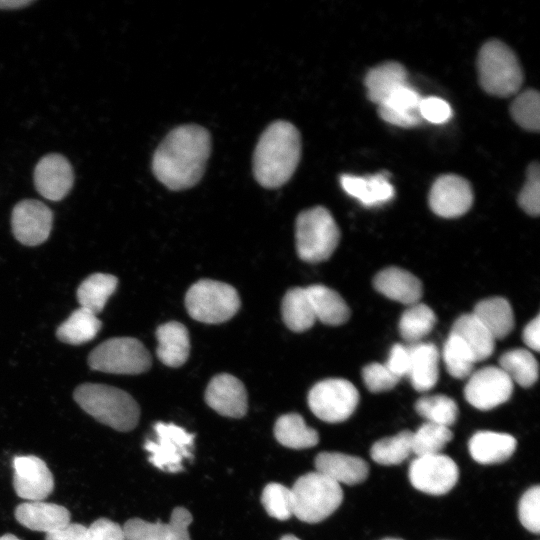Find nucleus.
<instances>
[{
    "mask_svg": "<svg viewBox=\"0 0 540 540\" xmlns=\"http://www.w3.org/2000/svg\"><path fill=\"white\" fill-rule=\"evenodd\" d=\"M87 527L79 523L66 526L46 534L45 540H86Z\"/></svg>",
    "mask_w": 540,
    "mask_h": 540,
    "instance_id": "nucleus-49",
    "label": "nucleus"
},
{
    "mask_svg": "<svg viewBox=\"0 0 540 540\" xmlns=\"http://www.w3.org/2000/svg\"><path fill=\"white\" fill-rule=\"evenodd\" d=\"M316 320L337 326L350 317V309L344 299L334 290L320 284L306 287Z\"/></svg>",
    "mask_w": 540,
    "mask_h": 540,
    "instance_id": "nucleus-29",
    "label": "nucleus"
},
{
    "mask_svg": "<svg viewBox=\"0 0 540 540\" xmlns=\"http://www.w3.org/2000/svg\"><path fill=\"white\" fill-rule=\"evenodd\" d=\"M479 82L488 94L508 97L520 89L523 73L517 56L499 40L487 41L477 58Z\"/></svg>",
    "mask_w": 540,
    "mask_h": 540,
    "instance_id": "nucleus-4",
    "label": "nucleus"
},
{
    "mask_svg": "<svg viewBox=\"0 0 540 540\" xmlns=\"http://www.w3.org/2000/svg\"><path fill=\"white\" fill-rule=\"evenodd\" d=\"M383 540H402V539H396V538H386V539H383Z\"/></svg>",
    "mask_w": 540,
    "mask_h": 540,
    "instance_id": "nucleus-54",
    "label": "nucleus"
},
{
    "mask_svg": "<svg viewBox=\"0 0 540 540\" xmlns=\"http://www.w3.org/2000/svg\"><path fill=\"white\" fill-rule=\"evenodd\" d=\"M364 84L367 88L368 99L380 105L397 88L408 84L405 67L396 61H387L370 69Z\"/></svg>",
    "mask_w": 540,
    "mask_h": 540,
    "instance_id": "nucleus-27",
    "label": "nucleus"
},
{
    "mask_svg": "<svg viewBox=\"0 0 540 540\" xmlns=\"http://www.w3.org/2000/svg\"><path fill=\"white\" fill-rule=\"evenodd\" d=\"M158 341L157 356L166 366H182L189 357L190 338L187 328L179 322L171 321L160 325L156 331Z\"/></svg>",
    "mask_w": 540,
    "mask_h": 540,
    "instance_id": "nucleus-24",
    "label": "nucleus"
},
{
    "mask_svg": "<svg viewBox=\"0 0 540 540\" xmlns=\"http://www.w3.org/2000/svg\"><path fill=\"white\" fill-rule=\"evenodd\" d=\"M412 453V432L403 430L398 434L375 442L370 449L371 458L378 464L398 465Z\"/></svg>",
    "mask_w": 540,
    "mask_h": 540,
    "instance_id": "nucleus-37",
    "label": "nucleus"
},
{
    "mask_svg": "<svg viewBox=\"0 0 540 540\" xmlns=\"http://www.w3.org/2000/svg\"><path fill=\"white\" fill-rule=\"evenodd\" d=\"M86 540H125V537L118 523L108 518H99L87 527Z\"/></svg>",
    "mask_w": 540,
    "mask_h": 540,
    "instance_id": "nucleus-47",
    "label": "nucleus"
},
{
    "mask_svg": "<svg viewBox=\"0 0 540 540\" xmlns=\"http://www.w3.org/2000/svg\"><path fill=\"white\" fill-rule=\"evenodd\" d=\"M274 436L281 445L292 449L311 448L319 442L318 432L297 413L280 416L274 425Z\"/></svg>",
    "mask_w": 540,
    "mask_h": 540,
    "instance_id": "nucleus-31",
    "label": "nucleus"
},
{
    "mask_svg": "<svg viewBox=\"0 0 540 540\" xmlns=\"http://www.w3.org/2000/svg\"><path fill=\"white\" fill-rule=\"evenodd\" d=\"M341 186L350 196L365 206H375L390 201L394 197V188L387 175L377 173L368 177L341 175Z\"/></svg>",
    "mask_w": 540,
    "mask_h": 540,
    "instance_id": "nucleus-26",
    "label": "nucleus"
},
{
    "mask_svg": "<svg viewBox=\"0 0 540 540\" xmlns=\"http://www.w3.org/2000/svg\"><path fill=\"white\" fill-rule=\"evenodd\" d=\"M416 412L431 423L450 427L458 417L455 401L445 395H431L419 398L415 403Z\"/></svg>",
    "mask_w": 540,
    "mask_h": 540,
    "instance_id": "nucleus-39",
    "label": "nucleus"
},
{
    "mask_svg": "<svg viewBox=\"0 0 540 540\" xmlns=\"http://www.w3.org/2000/svg\"><path fill=\"white\" fill-rule=\"evenodd\" d=\"M0 540H20L13 534H4L3 536H0Z\"/></svg>",
    "mask_w": 540,
    "mask_h": 540,
    "instance_id": "nucleus-52",
    "label": "nucleus"
},
{
    "mask_svg": "<svg viewBox=\"0 0 540 540\" xmlns=\"http://www.w3.org/2000/svg\"><path fill=\"white\" fill-rule=\"evenodd\" d=\"M373 284L378 292L403 304H416L422 296L420 280L398 267H389L380 271L374 277Z\"/></svg>",
    "mask_w": 540,
    "mask_h": 540,
    "instance_id": "nucleus-22",
    "label": "nucleus"
},
{
    "mask_svg": "<svg viewBox=\"0 0 540 540\" xmlns=\"http://www.w3.org/2000/svg\"><path fill=\"white\" fill-rule=\"evenodd\" d=\"M422 97L408 84L393 91L378 105L379 116L387 123L399 127H414L421 123L418 108Z\"/></svg>",
    "mask_w": 540,
    "mask_h": 540,
    "instance_id": "nucleus-21",
    "label": "nucleus"
},
{
    "mask_svg": "<svg viewBox=\"0 0 540 540\" xmlns=\"http://www.w3.org/2000/svg\"><path fill=\"white\" fill-rule=\"evenodd\" d=\"M362 377L368 390L374 393L391 390L400 380L380 363L366 365L362 370Z\"/></svg>",
    "mask_w": 540,
    "mask_h": 540,
    "instance_id": "nucleus-45",
    "label": "nucleus"
},
{
    "mask_svg": "<svg viewBox=\"0 0 540 540\" xmlns=\"http://www.w3.org/2000/svg\"><path fill=\"white\" fill-rule=\"evenodd\" d=\"M435 323L433 310L423 303H416L403 312L399 332L405 341L415 344L431 332Z\"/></svg>",
    "mask_w": 540,
    "mask_h": 540,
    "instance_id": "nucleus-36",
    "label": "nucleus"
},
{
    "mask_svg": "<svg viewBox=\"0 0 540 540\" xmlns=\"http://www.w3.org/2000/svg\"><path fill=\"white\" fill-rule=\"evenodd\" d=\"M193 517L184 507H175L168 523H150L140 518L125 522V540H191L188 528Z\"/></svg>",
    "mask_w": 540,
    "mask_h": 540,
    "instance_id": "nucleus-17",
    "label": "nucleus"
},
{
    "mask_svg": "<svg viewBox=\"0 0 540 540\" xmlns=\"http://www.w3.org/2000/svg\"><path fill=\"white\" fill-rule=\"evenodd\" d=\"M409 347L408 377L419 392L432 389L439 376V351L433 343L418 342Z\"/></svg>",
    "mask_w": 540,
    "mask_h": 540,
    "instance_id": "nucleus-23",
    "label": "nucleus"
},
{
    "mask_svg": "<svg viewBox=\"0 0 540 540\" xmlns=\"http://www.w3.org/2000/svg\"><path fill=\"white\" fill-rule=\"evenodd\" d=\"M118 279L110 274L95 273L87 277L77 289V299L82 308L95 315L100 313L108 298L116 290Z\"/></svg>",
    "mask_w": 540,
    "mask_h": 540,
    "instance_id": "nucleus-33",
    "label": "nucleus"
},
{
    "mask_svg": "<svg viewBox=\"0 0 540 540\" xmlns=\"http://www.w3.org/2000/svg\"><path fill=\"white\" fill-rule=\"evenodd\" d=\"M518 203L529 215L537 216L540 211V168L538 162L532 163L527 170V179L522 187Z\"/></svg>",
    "mask_w": 540,
    "mask_h": 540,
    "instance_id": "nucleus-43",
    "label": "nucleus"
},
{
    "mask_svg": "<svg viewBox=\"0 0 540 540\" xmlns=\"http://www.w3.org/2000/svg\"><path fill=\"white\" fill-rule=\"evenodd\" d=\"M443 359L448 373L457 379L470 376L476 363L468 347L453 334H449L444 344Z\"/></svg>",
    "mask_w": 540,
    "mask_h": 540,
    "instance_id": "nucleus-40",
    "label": "nucleus"
},
{
    "mask_svg": "<svg viewBox=\"0 0 540 540\" xmlns=\"http://www.w3.org/2000/svg\"><path fill=\"white\" fill-rule=\"evenodd\" d=\"M101 329V321L91 311L78 308L57 329L58 339L79 345L92 340Z\"/></svg>",
    "mask_w": 540,
    "mask_h": 540,
    "instance_id": "nucleus-34",
    "label": "nucleus"
},
{
    "mask_svg": "<svg viewBox=\"0 0 540 540\" xmlns=\"http://www.w3.org/2000/svg\"><path fill=\"white\" fill-rule=\"evenodd\" d=\"M473 314L487 328L494 339H502L513 329L514 316L509 302L501 297L480 301Z\"/></svg>",
    "mask_w": 540,
    "mask_h": 540,
    "instance_id": "nucleus-30",
    "label": "nucleus"
},
{
    "mask_svg": "<svg viewBox=\"0 0 540 540\" xmlns=\"http://www.w3.org/2000/svg\"><path fill=\"white\" fill-rule=\"evenodd\" d=\"M408 476L415 489L430 495H443L457 483L459 470L453 459L439 453L414 459Z\"/></svg>",
    "mask_w": 540,
    "mask_h": 540,
    "instance_id": "nucleus-11",
    "label": "nucleus"
},
{
    "mask_svg": "<svg viewBox=\"0 0 540 540\" xmlns=\"http://www.w3.org/2000/svg\"><path fill=\"white\" fill-rule=\"evenodd\" d=\"M499 365L512 382L522 387H530L538 379V363L534 355L526 349H512L505 352L499 360Z\"/></svg>",
    "mask_w": 540,
    "mask_h": 540,
    "instance_id": "nucleus-35",
    "label": "nucleus"
},
{
    "mask_svg": "<svg viewBox=\"0 0 540 540\" xmlns=\"http://www.w3.org/2000/svg\"><path fill=\"white\" fill-rule=\"evenodd\" d=\"M522 339L532 350L538 352L540 349V317L537 315L524 328Z\"/></svg>",
    "mask_w": 540,
    "mask_h": 540,
    "instance_id": "nucleus-50",
    "label": "nucleus"
},
{
    "mask_svg": "<svg viewBox=\"0 0 540 540\" xmlns=\"http://www.w3.org/2000/svg\"><path fill=\"white\" fill-rule=\"evenodd\" d=\"M267 514L278 520H287L293 515L291 489L279 483L267 484L261 496Z\"/></svg>",
    "mask_w": 540,
    "mask_h": 540,
    "instance_id": "nucleus-42",
    "label": "nucleus"
},
{
    "mask_svg": "<svg viewBox=\"0 0 540 540\" xmlns=\"http://www.w3.org/2000/svg\"><path fill=\"white\" fill-rule=\"evenodd\" d=\"M540 487L529 488L521 497L518 505V516L521 524L532 533L540 530Z\"/></svg>",
    "mask_w": 540,
    "mask_h": 540,
    "instance_id": "nucleus-44",
    "label": "nucleus"
},
{
    "mask_svg": "<svg viewBox=\"0 0 540 540\" xmlns=\"http://www.w3.org/2000/svg\"><path fill=\"white\" fill-rule=\"evenodd\" d=\"M33 179L35 188L41 196L51 201H59L71 190L74 172L66 157L51 153L38 161Z\"/></svg>",
    "mask_w": 540,
    "mask_h": 540,
    "instance_id": "nucleus-16",
    "label": "nucleus"
},
{
    "mask_svg": "<svg viewBox=\"0 0 540 540\" xmlns=\"http://www.w3.org/2000/svg\"><path fill=\"white\" fill-rule=\"evenodd\" d=\"M452 438L449 427L426 422L412 432V453L417 457L439 454Z\"/></svg>",
    "mask_w": 540,
    "mask_h": 540,
    "instance_id": "nucleus-38",
    "label": "nucleus"
},
{
    "mask_svg": "<svg viewBox=\"0 0 540 540\" xmlns=\"http://www.w3.org/2000/svg\"><path fill=\"white\" fill-rule=\"evenodd\" d=\"M316 471L339 485H356L364 482L369 474L366 461L357 456L340 452H320L314 460Z\"/></svg>",
    "mask_w": 540,
    "mask_h": 540,
    "instance_id": "nucleus-19",
    "label": "nucleus"
},
{
    "mask_svg": "<svg viewBox=\"0 0 540 540\" xmlns=\"http://www.w3.org/2000/svg\"><path fill=\"white\" fill-rule=\"evenodd\" d=\"M52 222L53 213L50 208L35 199H24L18 202L11 215V226L15 238L28 246L45 242L50 235Z\"/></svg>",
    "mask_w": 540,
    "mask_h": 540,
    "instance_id": "nucleus-13",
    "label": "nucleus"
},
{
    "mask_svg": "<svg viewBox=\"0 0 540 540\" xmlns=\"http://www.w3.org/2000/svg\"><path fill=\"white\" fill-rule=\"evenodd\" d=\"M296 250L309 263L327 260L336 249L340 231L331 213L322 206L302 211L295 225Z\"/></svg>",
    "mask_w": 540,
    "mask_h": 540,
    "instance_id": "nucleus-6",
    "label": "nucleus"
},
{
    "mask_svg": "<svg viewBox=\"0 0 540 540\" xmlns=\"http://www.w3.org/2000/svg\"><path fill=\"white\" fill-rule=\"evenodd\" d=\"M450 334L464 342L476 362L487 359L494 351V337L473 313L460 316Z\"/></svg>",
    "mask_w": 540,
    "mask_h": 540,
    "instance_id": "nucleus-28",
    "label": "nucleus"
},
{
    "mask_svg": "<svg viewBox=\"0 0 540 540\" xmlns=\"http://www.w3.org/2000/svg\"><path fill=\"white\" fill-rule=\"evenodd\" d=\"M211 152L210 133L187 124L170 131L152 159L154 176L170 190H184L199 182Z\"/></svg>",
    "mask_w": 540,
    "mask_h": 540,
    "instance_id": "nucleus-1",
    "label": "nucleus"
},
{
    "mask_svg": "<svg viewBox=\"0 0 540 540\" xmlns=\"http://www.w3.org/2000/svg\"><path fill=\"white\" fill-rule=\"evenodd\" d=\"M88 364L93 370L114 374H140L150 369L152 358L136 338H111L92 350Z\"/></svg>",
    "mask_w": 540,
    "mask_h": 540,
    "instance_id": "nucleus-8",
    "label": "nucleus"
},
{
    "mask_svg": "<svg viewBox=\"0 0 540 540\" xmlns=\"http://www.w3.org/2000/svg\"><path fill=\"white\" fill-rule=\"evenodd\" d=\"M516 439L506 433L479 431L469 440L471 457L480 464H496L508 460L515 452Z\"/></svg>",
    "mask_w": 540,
    "mask_h": 540,
    "instance_id": "nucleus-25",
    "label": "nucleus"
},
{
    "mask_svg": "<svg viewBox=\"0 0 540 540\" xmlns=\"http://www.w3.org/2000/svg\"><path fill=\"white\" fill-rule=\"evenodd\" d=\"M281 312L285 325L294 332L306 331L316 321L306 288L289 289L283 297Z\"/></svg>",
    "mask_w": 540,
    "mask_h": 540,
    "instance_id": "nucleus-32",
    "label": "nucleus"
},
{
    "mask_svg": "<svg viewBox=\"0 0 540 540\" xmlns=\"http://www.w3.org/2000/svg\"><path fill=\"white\" fill-rule=\"evenodd\" d=\"M155 441L147 439L144 449L150 453L149 462L156 468L178 473L184 470L183 459H191L195 435L174 423L156 422Z\"/></svg>",
    "mask_w": 540,
    "mask_h": 540,
    "instance_id": "nucleus-9",
    "label": "nucleus"
},
{
    "mask_svg": "<svg viewBox=\"0 0 540 540\" xmlns=\"http://www.w3.org/2000/svg\"><path fill=\"white\" fill-rule=\"evenodd\" d=\"M34 3L32 0H0V9L14 10L21 9Z\"/></svg>",
    "mask_w": 540,
    "mask_h": 540,
    "instance_id": "nucleus-51",
    "label": "nucleus"
},
{
    "mask_svg": "<svg viewBox=\"0 0 540 540\" xmlns=\"http://www.w3.org/2000/svg\"><path fill=\"white\" fill-rule=\"evenodd\" d=\"M301 157V138L287 121L270 124L259 138L253 155V173L265 188H278L294 174Z\"/></svg>",
    "mask_w": 540,
    "mask_h": 540,
    "instance_id": "nucleus-2",
    "label": "nucleus"
},
{
    "mask_svg": "<svg viewBox=\"0 0 540 540\" xmlns=\"http://www.w3.org/2000/svg\"><path fill=\"white\" fill-rule=\"evenodd\" d=\"M473 203L470 183L455 174L438 177L429 193V206L440 217L456 218L465 214Z\"/></svg>",
    "mask_w": 540,
    "mask_h": 540,
    "instance_id": "nucleus-14",
    "label": "nucleus"
},
{
    "mask_svg": "<svg viewBox=\"0 0 540 540\" xmlns=\"http://www.w3.org/2000/svg\"><path fill=\"white\" fill-rule=\"evenodd\" d=\"M14 515L24 527L46 534L66 526L71 518L65 507L44 501L21 503L16 507Z\"/></svg>",
    "mask_w": 540,
    "mask_h": 540,
    "instance_id": "nucleus-20",
    "label": "nucleus"
},
{
    "mask_svg": "<svg viewBox=\"0 0 540 540\" xmlns=\"http://www.w3.org/2000/svg\"><path fill=\"white\" fill-rule=\"evenodd\" d=\"M512 392L508 375L500 367L487 366L471 373L464 396L473 407L490 410L508 401Z\"/></svg>",
    "mask_w": 540,
    "mask_h": 540,
    "instance_id": "nucleus-12",
    "label": "nucleus"
},
{
    "mask_svg": "<svg viewBox=\"0 0 540 540\" xmlns=\"http://www.w3.org/2000/svg\"><path fill=\"white\" fill-rule=\"evenodd\" d=\"M359 393L348 380L331 378L316 383L308 394L313 414L328 423L347 420L355 411Z\"/></svg>",
    "mask_w": 540,
    "mask_h": 540,
    "instance_id": "nucleus-10",
    "label": "nucleus"
},
{
    "mask_svg": "<svg viewBox=\"0 0 540 540\" xmlns=\"http://www.w3.org/2000/svg\"><path fill=\"white\" fill-rule=\"evenodd\" d=\"M74 400L97 421L121 432L134 429L140 408L134 398L119 388L98 383H85L74 391Z\"/></svg>",
    "mask_w": 540,
    "mask_h": 540,
    "instance_id": "nucleus-3",
    "label": "nucleus"
},
{
    "mask_svg": "<svg viewBox=\"0 0 540 540\" xmlns=\"http://www.w3.org/2000/svg\"><path fill=\"white\" fill-rule=\"evenodd\" d=\"M238 292L229 284L201 279L185 296L188 314L196 321L219 324L231 319L240 308Z\"/></svg>",
    "mask_w": 540,
    "mask_h": 540,
    "instance_id": "nucleus-7",
    "label": "nucleus"
},
{
    "mask_svg": "<svg viewBox=\"0 0 540 540\" xmlns=\"http://www.w3.org/2000/svg\"><path fill=\"white\" fill-rule=\"evenodd\" d=\"M13 486L16 494L28 501H42L53 491V475L46 463L34 455L17 456L13 460Z\"/></svg>",
    "mask_w": 540,
    "mask_h": 540,
    "instance_id": "nucleus-15",
    "label": "nucleus"
},
{
    "mask_svg": "<svg viewBox=\"0 0 540 540\" xmlns=\"http://www.w3.org/2000/svg\"><path fill=\"white\" fill-rule=\"evenodd\" d=\"M205 401L218 414L230 418H242L248 409L244 384L227 373L218 374L210 380L205 391Z\"/></svg>",
    "mask_w": 540,
    "mask_h": 540,
    "instance_id": "nucleus-18",
    "label": "nucleus"
},
{
    "mask_svg": "<svg viewBox=\"0 0 540 540\" xmlns=\"http://www.w3.org/2000/svg\"><path fill=\"white\" fill-rule=\"evenodd\" d=\"M513 120L523 129L537 132L540 127V96L536 90L528 89L519 94L511 104Z\"/></svg>",
    "mask_w": 540,
    "mask_h": 540,
    "instance_id": "nucleus-41",
    "label": "nucleus"
},
{
    "mask_svg": "<svg viewBox=\"0 0 540 540\" xmlns=\"http://www.w3.org/2000/svg\"><path fill=\"white\" fill-rule=\"evenodd\" d=\"M384 365L399 379L407 376L410 365L409 347L401 344L393 345L388 360Z\"/></svg>",
    "mask_w": 540,
    "mask_h": 540,
    "instance_id": "nucleus-48",
    "label": "nucleus"
},
{
    "mask_svg": "<svg viewBox=\"0 0 540 540\" xmlns=\"http://www.w3.org/2000/svg\"><path fill=\"white\" fill-rule=\"evenodd\" d=\"M422 120H427L434 124H442L452 117L450 105L438 97L422 98L418 108Z\"/></svg>",
    "mask_w": 540,
    "mask_h": 540,
    "instance_id": "nucleus-46",
    "label": "nucleus"
},
{
    "mask_svg": "<svg viewBox=\"0 0 540 540\" xmlns=\"http://www.w3.org/2000/svg\"><path fill=\"white\" fill-rule=\"evenodd\" d=\"M280 540H300L299 538H297L296 536L294 535H291V534H287V535H284L280 538Z\"/></svg>",
    "mask_w": 540,
    "mask_h": 540,
    "instance_id": "nucleus-53",
    "label": "nucleus"
},
{
    "mask_svg": "<svg viewBox=\"0 0 540 540\" xmlns=\"http://www.w3.org/2000/svg\"><path fill=\"white\" fill-rule=\"evenodd\" d=\"M291 494L293 515L310 524L329 517L343 500L340 485L317 471L299 477Z\"/></svg>",
    "mask_w": 540,
    "mask_h": 540,
    "instance_id": "nucleus-5",
    "label": "nucleus"
}]
</instances>
